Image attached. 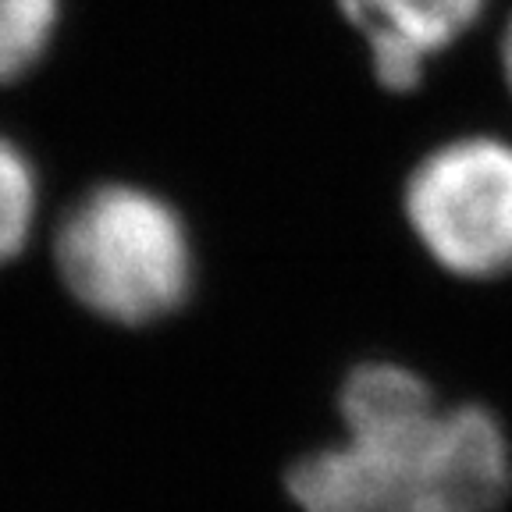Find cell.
Masks as SVG:
<instances>
[{"label":"cell","mask_w":512,"mask_h":512,"mask_svg":"<svg viewBox=\"0 0 512 512\" xmlns=\"http://www.w3.org/2000/svg\"><path fill=\"white\" fill-rule=\"evenodd\" d=\"M345 438L299 459L288 491L303 512H495L512 491V448L484 406L445 409L399 363L342 384Z\"/></svg>","instance_id":"1"},{"label":"cell","mask_w":512,"mask_h":512,"mask_svg":"<svg viewBox=\"0 0 512 512\" xmlns=\"http://www.w3.org/2000/svg\"><path fill=\"white\" fill-rule=\"evenodd\" d=\"M57 271L89 313L114 324H150L182 306L192 288V246L171 203L139 185L86 192L57 232Z\"/></svg>","instance_id":"2"},{"label":"cell","mask_w":512,"mask_h":512,"mask_svg":"<svg viewBox=\"0 0 512 512\" xmlns=\"http://www.w3.org/2000/svg\"><path fill=\"white\" fill-rule=\"evenodd\" d=\"M406 217L434 264L459 278L512 271V143L452 139L406 182Z\"/></svg>","instance_id":"3"},{"label":"cell","mask_w":512,"mask_h":512,"mask_svg":"<svg viewBox=\"0 0 512 512\" xmlns=\"http://www.w3.org/2000/svg\"><path fill=\"white\" fill-rule=\"evenodd\" d=\"M488 0H338L370 47L374 75L384 89L420 86L431 57L477 25Z\"/></svg>","instance_id":"4"},{"label":"cell","mask_w":512,"mask_h":512,"mask_svg":"<svg viewBox=\"0 0 512 512\" xmlns=\"http://www.w3.org/2000/svg\"><path fill=\"white\" fill-rule=\"evenodd\" d=\"M57 0H0V82L25 75L50 47Z\"/></svg>","instance_id":"5"},{"label":"cell","mask_w":512,"mask_h":512,"mask_svg":"<svg viewBox=\"0 0 512 512\" xmlns=\"http://www.w3.org/2000/svg\"><path fill=\"white\" fill-rule=\"evenodd\" d=\"M36 217V175L25 153L0 136V264L25 246Z\"/></svg>","instance_id":"6"},{"label":"cell","mask_w":512,"mask_h":512,"mask_svg":"<svg viewBox=\"0 0 512 512\" xmlns=\"http://www.w3.org/2000/svg\"><path fill=\"white\" fill-rule=\"evenodd\" d=\"M502 68H505V82H509V93H512V22L502 36Z\"/></svg>","instance_id":"7"}]
</instances>
